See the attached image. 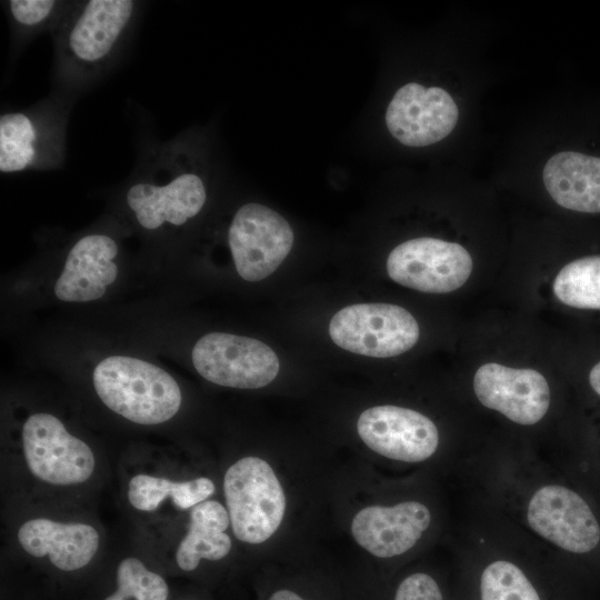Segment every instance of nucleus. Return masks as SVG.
Segmentation results:
<instances>
[{
  "mask_svg": "<svg viewBox=\"0 0 600 600\" xmlns=\"http://www.w3.org/2000/svg\"><path fill=\"white\" fill-rule=\"evenodd\" d=\"M589 382L592 389L600 396V362H598L589 373Z\"/></svg>",
  "mask_w": 600,
  "mask_h": 600,
  "instance_id": "obj_27",
  "label": "nucleus"
},
{
  "mask_svg": "<svg viewBox=\"0 0 600 600\" xmlns=\"http://www.w3.org/2000/svg\"><path fill=\"white\" fill-rule=\"evenodd\" d=\"M214 483L206 477L172 481L146 473L133 476L128 483V500L140 511H153L170 498L179 509L193 508L214 492Z\"/></svg>",
  "mask_w": 600,
  "mask_h": 600,
  "instance_id": "obj_19",
  "label": "nucleus"
},
{
  "mask_svg": "<svg viewBox=\"0 0 600 600\" xmlns=\"http://www.w3.org/2000/svg\"><path fill=\"white\" fill-rule=\"evenodd\" d=\"M22 447L29 471L53 486L87 481L96 459L91 448L72 436L53 414H31L22 427Z\"/></svg>",
  "mask_w": 600,
  "mask_h": 600,
  "instance_id": "obj_8",
  "label": "nucleus"
},
{
  "mask_svg": "<svg viewBox=\"0 0 600 600\" xmlns=\"http://www.w3.org/2000/svg\"><path fill=\"white\" fill-rule=\"evenodd\" d=\"M124 600H167L164 579L134 557L124 558L117 568V590Z\"/></svg>",
  "mask_w": 600,
  "mask_h": 600,
  "instance_id": "obj_24",
  "label": "nucleus"
},
{
  "mask_svg": "<svg viewBox=\"0 0 600 600\" xmlns=\"http://www.w3.org/2000/svg\"><path fill=\"white\" fill-rule=\"evenodd\" d=\"M358 434L374 452L393 460L419 462L437 450L439 433L424 414L397 406L364 410L357 422Z\"/></svg>",
  "mask_w": 600,
  "mask_h": 600,
  "instance_id": "obj_12",
  "label": "nucleus"
},
{
  "mask_svg": "<svg viewBox=\"0 0 600 600\" xmlns=\"http://www.w3.org/2000/svg\"><path fill=\"white\" fill-rule=\"evenodd\" d=\"M18 542L30 556L49 557L57 569L74 571L93 559L100 537L96 528L87 523L34 518L20 526Z\"/></svg>",
  "mask_w": 600,
  "mask_h": 600,
  "instance_id": "obj_17",
  "label": "nucleus"
},
{
  "mask_svg": "<svg viewBox=\"0 0 600 600\" xmlns=\"http://www.w3.org/2000/svg\"><path fill=\"white\" fill-rule=\"evenodd\" d=\"M552 289L557 299L569 307L600 310V256L567 263L556 276Z\"/></svg>",
  "mask_w": 600,
  "mask_h": 600,
  "instance_id": "obj_20",
  "label": "nucleus"
},
{
  "mask_svg": "<svg viewBox=\"0 0 600 600\" xmlns=\"http://www.w3.org/2000/svg\"><path fill=\"white\" fill-rule=\"evenodd\" d=\"M117 242L107 234H88L70 249L63 270L54 284L61 301L87 302L101 298L118 274L113 259Z\"/></svg>",
  "mask_w": 600,
  "mask_h": 600,
  "instance_id": "obj_16",
  "label": "nucleus"
},
{
  "mask_svg": "<svg viewBox=\"0 0 600 600\" xmlns=\"http://www.w3.org/2000/svg\"><path fill=\"white\" fill-rule=\"evenodd\" d=\"M542 177L559 206L579 212H600L599 157L574 151L556 153L547 161Z\"/></svg>",
  "mask_w": 600,
  "mask_h": 600,
  "instance_id": "obj_18",
  "label": "nucleus"
},
{
  "mask_svg": "<svg viewBox=\"0 0 600 600\" xmlns=\"http://www.w3.org/2000/svg\"><path fill=\"white\" fill-rule=\"evenodd\" d=\"M478 400L519 424H534L547 413L550 389L533 369H516L497 362L482 364L473 378Z\"/></svg>",
  "mask_w": 600,
  "mask_h": 600,
  "instance_id": "obj_14",
  "label": "nucleus"
},
{
  "mask_svg": "<svg viewBox=\"0 0 600 600\" xmlns=\"http://www.w3.org/2000/svg\"><path fill=\"white\" fill-rule=\"evenodd\" d=\"M397 283L427 293H448L462 287L472 271L470 253L459 243L421 237L398 244L387 259Z\"/></svg>",
  "mask_w": 600,
  "mask_h": 600,
  "instance_id": "obj_9",
  "label": "nucleus"
},
{
  "mask_svg": "<svg viewBox=\"0 0 600 600\" xmlns=\"http://www.w3.org/2000/svg\"><path fill=\"white\" fill-rule=\"evenodd\" d=\"M329 334L340 348L367 357L390 358L410 350L419 326L404 308L390 303H359L339 310Z\"/></svg>",
  "mask_w": 600,
  "mask_h": 600,
  "instance_id": "obj_6",
  "label": "nucleus"
},
{
  "mask_svg": "<svg viewBox=\"0 0 600 600\" xmlns=\"http://www.w3.org/2000/svg\"><path fill=\"white\" fill-rule=\"evenodd\" d=\"M231 549L229 536L218 529L190 519L189 529L176 551V561L183 571L194 570L201 559L220 560Z\"/></svg>",
  "mask_w": 600,
  "mask_h": 600,
  "instance_id": "obj_21",
  "label": "nucleus"
},
{
  "mask_svg": "<svg viewBox=\"0 0 600 600\" xmlns=\"http://www.w3.org/2000/svg\"><path fill=\"white\" fill-rule=\"evenodd\" d=\"M100 400L113 412L138 424H159L181 406L177 381L161 368L131 357L112 356L93 370Z\"/></svg>",
  "mask_w": 600,
  "mask_h": 600,
  "instance_id": "obj_3",
  "label": "nucleus"
},
{
  "mask_svg": "<svg viewBox=\"0 0 600 600\" xmlns=\"http://www.w3.org/2000/svg\"><path fill=\"white\" fill-rule=\"evenodd\" d=\"M131 0H90L71 6L54 29L57 69L76 88L102 73L118 53L138 10Z\"/></svg>",
  "mask_w": 600,
  "mask_h": 600,
  "instance_id": "obj_1",
  "label": "nucleus"
},
{
  "mask_svg": "<svg viewBox=\"0 0 600 600\" xmlns=\"http://www.w3.org/2000/svg\"><path fill=\"white\" fill-rule=\"evenodd\" d=\"M394 600H442V594L432 577L413 573L401 581Z\"/></svg>",
  "mask_w": 600,
  "mask_h": 600,
  "instance_id": "obj_25",
  "label": "nucleus"
},
{
  "mask_svg": "<svg viewBox=\"0 0 600 600\" xmlns=\"http://www.w3.org/2000/svg\"><path fill=\"white\" fill-rule=\"evenodd\" d=\"M458 117V107L444 89L410 82L391 99L386 123L393 138L402 144L424 147L450 134Z\"/></svg>",
  "mask_w": 600,
  "mask_h": 600,
  "instance_id": "obj_11",
  "label": "nucleus"
},
{
  "mask_svg": "<svg viewBox=\"0 0 600 600\" xmlns=\"http://www.w3.org/2000/svg\"><path fill=\"white\" fill-rule=\"evenodd\" d=\"M431 521L429 509L417 501L393 507L370 506L351 522V533L359 546L378 558H391L411 549Z\"/></svg>",
  "mask_w": 600,
  "mask_h": 600,
  "instance_id": "obj_15",
  "label": "nucleus"
},
{
  "mask_svg": "<svg viewBox=\"0 0 600 600\" xmlns=\"http://www.w3.org/2000/svg\"><path fill=\"white\" fill-rule=\"evenodd\" d=\"M228 242L239 276L247 281H260L287 258L293 244V231L277 211L251 202L233 216Z\"/></svg>",
  "mask_w": 600,
  "mask_h": 600,
  "instance_id": "obj_10",
  "label": "nucleus"
},
{
  "mask_svg": "<svg viewBox=\"0 0 600 600\" xmlns=\"http://www.w3.org/2000/svg\"><path fill=\"white\" fill-rule=\"evenodd\" d=\"M6 7L14 30L27 38L49 28L56 29L71 4L53 0H10Z\"/></svg>",
  "mask_w": 600,
  "mask_h": 600,
  "instance_id": "obj_23",
  "label": "nucleus"
},
{
  "mask_svg": "<svg viewBox=\"0 0 600 600\" xmlns=\"http://www.w3.org/2000/svg\"><path fill=\"white\" fill-rule=\"evenodd\" d=\"M481 600H540L526 574L513 563H490L480 580Z\"/></svg>",
  "mask_w": 600,
  "mask_h": 600,
  "instance_id": "obj_22",
  "label": "nucleus"
},
{
  "mask_svg": "<svg viewBox=\"0 0 600 600\" xmlns=\"http://www.w3.org/2000/svg\"><path fill=\"white\" fill-rule=\"evenodd\" d=\"M184 158L172 141L150 154L129 186L126 201L142 228L181 227L203 208L206 184L199 173L187 169Z\"/></svg>",
  "mask_w": 600,
  "mask_h": 600,
  "instance_id": "obj_2",
  "label": "nucleus"
},
{
  "mask_svg": "<svg viewBox=\"0 0 600 600\" xmlns=\"http://www.w3.org/2000/svg\"><path fill=\"white\" fill-rule=\"evenodd\" d=\"M268 600H304V599L291 590L280 589V590L274 591L269 597Z\"/></svg>",
  "mask_w": 600,
  "mask_h": 600,
  "instance_id": "obj_26",
  "label": "nucleus"
},
{
  "mask_svg": "<svg viewBox=\"0 0 600 600\" xmlns=\"http://www.w3.org/2000/svg\"><path fill=\"white\" fill-rule=\"evenodd\" d=\"M66 111L41 103L0 117V172L58 168L64 159Z\"/></svg>",
  "mask_w": 600,
  "mask_h": 600,
  "instance_id": "obj_5",
  "label": "nucleus"
},
{
  "mask_svg": "<svg viewBox=\"0 0 600 600\" xmlns=\"http://www.w3.org/2000/svg\"><path fill=\"white\" fill-rule=\"evenodd\" d=\"M527 518L537 533L570 552H589L600 541V527L589 506L561 486L540 488L529 502Z\"/></svg>",
  "mask_w": 600,
  "mask_h": 600,
  "instance_id": "obj_13",
  "label": "nucleus"
},
{
  "mask_svg": "<svg viewBox=\"0 0 600 600\" xmlns=\"http://www.w3.org/2000/svg\"><path fill=\"white\" fill-rule=\"evenodd\" d=\"M104 600H124V598L114 591L113 593L108 596Z\"/></svg>",
  "mask_w": 600,
  "mask_h": 600,
  "instance_id": "obj_28",
  "label": "nucleus"
},
{
  "mask_svg": "<svg viewBox=\"0 0 600 600\" xmlns=\"http://www.w3.org/2000/svg\"><path fill=\"white\" fill-rule=\"evenodd\" d=\"M223 492L233 534L243 542L268 540L282 522L286 497L270 464L244 457L228 468Z\"/></svg>",
  "mask_w": 600,
  "mask_h": 600,
  "instance_id": "obj_4",
  "label": "nucleus"
},
{
  "mask_svg": "<svg viewBox=\"0 0 600 600\" xmlns=\"http://www.w3.org/2000/svg\"><path fill=\"white\" fill-rule=\"evenodd\" d=\"M192 363L208 381L230 388L259 389L277 377L280 363L276 352L253 338L211 332L192 349Z\"/></svg>",
  "mask_w": 600,
  "mask_h": 600,
  "instance_id": "obj_7",
  "label": "nucleus"
}]
</instances>
